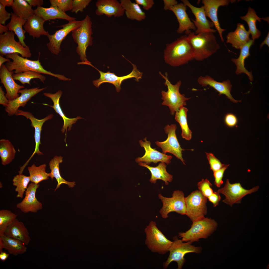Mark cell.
<instances>
[{
    "instance_id": "45",
    "label": "cell",
    "mask_w": 269,
    "mask_h": 269,
    "mask_svg": "<svg viewBox=\"0 0 269 269\" xmlns=\"http://www.w3.org/2000/svg\"><path fill=\"white\" fill-rule=\"evenodd\" d=\"M212 185L207 179H202L198 183L197 186L199 191L205 197L207 198L213 193V191L211 187Z\"/></svg>"
},
{
    "instance_id": "25",
    "label": "cell",
    "mask_w": 269,
    "mask_h": 269,
    "mask_svg": "<svg viewBox=\"0 0 269 269\" xmlns=\"http://www.w3.org/2000/svg\"><path fill=\"white\" fill-rule=\"evenodd\" d=\"M187 7L183 3H180L171 7L169 10L175 14L179 23L177 32L181 34L185 32L187 35L191 30L195 31L196 28L187 14Z\"/></svg>"
},
{
    "instance_id": "22",
    "label": "cell",
    "mask_w": 269,
    "mask_h": 269,
    "mask_svg": "<svg viewBox=\"0 0 269 269\" xmlns=\"http://www.w3.org/2000/svg\"><path fill=\"white\" fill-rule=\"evenodd\" d=\"M14 71H9L5 65L0 68V82L4 85L6 91L5 96L9 100H13L18 97L19 91L24 86L16 83L13 78Z\"/></svg>"
},
{
    "instance_id": "58",
    "label": "cell",
    "mask_w": 269,
    "mask_h": 269,
    "mask_svg": "<svg viewBox=\"0 0 269 269\" xmlns=\"http://www.w3.org/2000/svg\"><path fill=\"white\" fill-rule=\"evenodd\" d=\"M9 254L3 251L0 253V259L2 261H5L9 257Z\"/></svg>"
},
{
    "instance_id": "44",
    "label": "cell",
    "mask_w": 269,
    "mask_h": 269,
    "mask_svg": "<svg viewBox=\"0 0 269 269\" xmlns=\"http://www.w3.org/2000/svg\"><path fill=\"white\" fill-rule=\"evenodd\" d=\"M17 215L10 211L3 209L0 210V236L4 234L7 227L16 219Z\"/></svg>"
},
{
    "instance_id": "19",
    "label": "cell",
    "mask_w": 269,
    "mask_h": 269,
    "mask_svg": "<svg viewBox=\"0 0 269 269\" xmlns=\"http://www.w3.org/2000/svg\"><path fill=\"white\" fill-rule=\"evenodd\" d=\"M234 0H202L204 11L206 17L211 20L219 33L222 42H224L222 33L226 30L222 28L219 22L217 11L219 7L221 6L228 5L230 2L236 1Z\"/></svg>"
},
{
    "instance_id": "10",
    "label": "cell",
    "mask_w": 269,
    "mask_h": 269,
    "mask_svg": "<svg viewBox=\"0 0 269 269\" xmlns=\"http://www.w3.org/2000/svg\"><path fill=\"white\" fill-rule=\"evenodd\" d=\"M158 197L163 203V206L159 211L163 218H168V214L171 212L186 215L185 198L182 191L179 190L174 191L171 198L164 197L160 194L158 195Z\"/></svg>"
},
{
    "instance_id": "49",
    "label": "cell",
    "mask_w": 269,
    "mask_h": 269,
    "mask_svg": "<svg viewBox=\"0 0 269 269\" xmlns=\"http://www.w3.org/2000/svg\"><path fill=\"white\" fill-rule=\"evenodd\" d=\"M229 166V165L224 164L221 168L213 172L214 183L217 187L219 188L223 184V182L222 179L223 175L225 170Z\"/></svg>"
},
{
    "instance_id": "42",
    "label": "cell",
    "mask_w": 269,
    "mask_h": 269,
    "mask_svg": "<svg viewBox=\"0 0 269 269\" xmlns=\"http://www.w3.org/2000/svg\"><path fill=\"white\" fill-rule=\"evenodd\" d=\"M31 181L29 176L19 174L14 176L12 180L13 185L16 187L15 192H17L16 197L22 198L23 195Z\"/></svg>"
},
{
    "instance_id": "56",
    "label": "cell",
    "mask_w": 269,
    "mask_h": 269,
    "mask_svg": "<svg viewBox=\"0 0 269 269\" xmlns=\"http://www.w3.org/2000/svg\"><path fill=\"white\" fill-rule=\"evenodd\" d=\"M31 6H41L43 4V0H25Z\"/></svg>"
},
{
    "instance_id": "31",
    "label": "cell",
    "mask_w": 269,
    "mask_h": 269,
    "mask_svg": "<svg viewBox=\"0 0 269 269\" xmlns=\"http://www.w3.org/2000/svg\"><path fill=\"white\" fill-rule=\"evenodd\" d=\"M138 164L149 170L151 174L149 181L151 183L155 184L157 180H160L164 181L167 185L169 184L168 182H171L172 180L173 176L167 171L166 165L164 162H161L155 167L150 166L144 162H139Z\"/></svg>"
},
{
    "instance_id": "32",
    "label": "cell",
    "mask_w": 269,
    "mask_h": 269,
    "mask_svg": "<svg viewBox=\"0 0 269 269\" xmlns=\"http://www.w3.org/2000/svg\"><path fill=\"white\" fill-rule=\"evenodd\" d=\"M254 40L251 39L248 42L244 45L240 49V52L239 57L236 59L232 58V62L234 63L236 67V73L238 74L242 73L246 74L251 81L253 80L252 72L249 71L245 68V60L250 55L249 50L251 46L254 43Z\"/></svg>"
},
{
    "instance_id": "48",
    "label": "cell",
    "mask_w": 269,
    "mask_h": 269,
    "mask_svg": "<svg viewBox=\"0 0 269 269\" xmlns=\"http://www.w3.org/2000/svg\"><path fill=\"white\" fill-rule=\"evenodd\" d=\"M205 153L210 169L213 172L219 169L224 165V164H222L212 153L206 152Z\"/></svg>"
},
{
    "instance_id": "47",
    "label": "cell",
    "mask_w": 269,
    "mask_h": 269,
    "mask_svg": "<svg viewBox=\"0 0 269 269\" xmlns=\"http://www.w3.org/2000/svg\"><path fill=\"white\" fill-rule=\"evenodd\" d=\"M51 5L58 7L64 12L71 11L72 0H50Z\"/></svg>"
},
{
    "instance_id": "26",
    "label": "cell",
    "mask_w": 269,
    "mask_h": 269,
    "mask_svg": "<svg viewBox=\"0 0 269 269\" xmlns=\"http://www.w3.org/2000/svg\"><path fill=\"white\" fill-rule=\"evenodd\" d=\"M62 93V92L61 90H59L56 93L53 94L50 93H44L43 95L45 96L50 98L54 104L53 106L46 104H43L52 107L54 109L56 113L58 114L62 118L64 124L61 131L63 133H64L65 131L66 138L67 128L68 127V131L70 130L72 126V124L75 123L77 120L82 118L80 117L77 116L75 118H69L66 116L62 110L59 103L60 99Z\"/></svg>"
},
{
    "instance_id": "24",
    "label": "cell",
    "mask_w": 269,
    "mask_h": 269,
    "mask_svg": "<svg viewBox=\"0 0 269 269\" xmlns=\"http://www.w3.org/2000/svg\"><path fill=\"white\" fill-rule=\"evenodd\" d=\"M95 12L98 16L105 15L108 18L123 16L124 10L120 2L117 0H98L95 3Z\"/></svg>"
},
{
    "instance_id": "21",
    "label": "cell",
    "mask_w": 269,
    "mask_h": 269,
    "mask_svg": "<svg viewBox=\"0 0 269 269\" xmlns=\"http://www.w3.org/2000/svg\"><path fill=\"white\" fill-rule=\"evenodd\" d=\"M18 115L23 116L27 119L30 120L31 123V126L34 128V137L35 143V148L34 152L27 161L28 162L35 154H37L38 155L43 154L39 150L40 145L41 144L40 139L42 127L46 121L51 119L53 117V115L52 114H50L43 119H38L36 118L30 112L18 109L16 115V116Z\"/></svg>"
},
{
    "instance_id": "17",
    "label": "cell",
    "mask_w": 269,
    "mask_h": 269,
    "mask_svg": "<svg viewBox=\"0 0 269 269\" xmlns=\"http://www.w3.org/2000/svg\"><path fill=\"white\" fill-rule=\"evenodd\" d=\"M181 1L190 9L195 17V20H192L196 28L195 33V34L204 32H210L213 33L216 32V30L212 28L214 26L213 23L206 18L203 6L200 7H197L192 4L188 0Z\"/></svg>"
},
{
    "instance_id": "54",
    "label": "cell",
    "mask_w": 269,
    "mask_h": 269,
    "mask_svg": "<svg viewBox=\"0 0 269 269\" xmlns=\"http://www.w3.org/2000/svg\"><path fill=\"white\" fill-rule=\"evenodd\" d=\"M9 100L4 95L2 86L0 87V104L5 107L8 105Z\"/></svg>"
},
{
    "instance_id": "36",
    "label": "cell",
    "mask_w": 269,
    "mask_h": 269,
    "mask_svg": "<svg viewBox=\"0 0 269 269\" xmlns=\"http://www.w3.org/2000/svg\"><path fill=\"white\" fill-rule=\"evenodd\" d=\"M11 14L10 21L7 25L9 30L14 33L17 37L18 41L23 47H25L27 46L24 41L25 38V34L26 32L23 29L22 27L26 20L17 16L12 12H11Z\"/></svg>"
},
{
    "instance_id": "2",
    "label": "cell",
    "mask_w": 269,
    "mask_h": 269,
    "mask_svg": "<svg viewBox=\"0 0 269 269\" xmlns=\"http://www.w3.org/2000/svg\"><path fill=\"white\" fill-rule=\"evenodd\" d=\"M187 35L192 48L194 59L202 61L216 52L220 48L213 33L202 32L196 34L190 32Z\"/></svg>"
},
{
    "instance_id": "5",
    "label": "cell",
    "mask_w": 269,
    "mask_h": 269,
    "mask_svg": "<svg viewBox=\"0 0 269 269\" xmlns=\"http://www.w3.org/2000/svg\"><path fill=\"white\" fill-rule=\"evenodd\" d=\"M192 222L189 229L178 233L179 236L184 242L192 243L198 241L201 239L207 238L217 227V222L214 219L205 217Z\"/></svg>"
},
{
    "instance_id": "40",
    "label": "cell",
    "mask_w": 269,
    "mask_h": 269,
    "mask_svg": "<svg viewBox=\"0 0 269 269\" xmlns=\"http://www.w3.org/2000/svg\"><path fill=\"white\" fill-rule=\"evenodd\" d=\"M11 7L15 15L25 20L34 14V10L25 0H14Z\"/></svg>"
},
{
    "instance_id": "60",
    "label": "cell",
    "mask_w": 269,
    "mask_h": 269,
    "mask_svg": "<svg viewBox=\"0 0 269 269\" xmlns=\"http://www.w3.org/2000/svg\"><path fill=\"white\" fill-rule=\"evenodd\" d=\"M265 44H266L269 47V32H268V35L265 39L260 44V49H261L262 47Z\"/></svg>"
},
{
    "instance_id": "62",
    "label": "cell",
    "mask_w": 269,
    "mask_h": 269,
    "mask_svg": "<svg viewBox=\"0 0 269 269\" xmlns=\"http://www.w3.org/2000/svg\"><path fill=\"white\" fill-rule=\"evenodd\" d=\"M4 248L3 243L1 237H0V253L3 251V249Z\"/></svg>"
},
{
    "instance_id": "8",
    "label": "cell",
    "mask_w": 269,
    "mask_h": 269,
    "mask_svg": "<svg viewBox=\"0 0 269 269\" xmlns=\"http://www.w3.org/2000/svg\"><path fill=\"white\" fill-rule=\"evenodd\" d=\"M144 231L145 244L152 252L164 254L169 252L172 241L165 236L157 227L155 222H150Z\"/></svg>"
},
{
    "instance_id": "41",
    "label": "cell",
    "mask_w": 269,
    "mask_h": 269,
    "mask_svg": "<svg viewBox=\"0 0 269 269\" xmlns=\"http://www.w3.org/2000/svg\"><path fill=\"white\" fill-rule=\"evenodd\" d=\"M46 165L45 164L36 166L33 164L31 166L27 168L31 181L36 184H38L41 181L47 180L50 177V173L46 171Z\"/></svg>"
},
{
    "instance_id": "1",
    "label": "cell",
    "mask_w": 269,
    "mask_h": 269,
    "mask_svg": "<svg viewBox=\"0 0 269 269\" xmlns=\"http://www.w3.org/2000/svg\"><path fill=\"white\" fill-rule=\"evenodd\" d=\"M164 57L166 63L173 67L186 64L194 59L193 51L187 35L167 44L164 51Z\"/></svg>"
},
{
    "instance_id": "46",
    "label": "cell",
    "mask_w": 269,
    "mask_h": 269,
    "mask_svg": "<svg viewBox=\"0 0 269 269\" xmlns=\"http://www.w3.org/2000/svg\"><path fill=\"white\" fill-rule=\"evenodd\" d=\"M91 1V0H72L71 11L76 13L79 11L83 12Z\"/></svg>"
},
{
    "instance_id": "27",
    "label": "cell",
    "mask_w": 269,
    "mask_h": 269,
    "mask_svg": "<svg viewBox=\"0 0 269 269\" xmlns=\"http://www.w3.org/2000/svg\"><path fill=\"white\" fill-rule=\"evenodd\" d=\"M4 234L21 241L26 245L31 240L28 229L23 222L16 218L7 227Z\"/></svg>"
},
{
    "instance_id": "4",
    "label": "cell",
    "mask_w": 269,
    "mask_h": 269,
    "mask_svg": "<svg viewBox=\"0 0 269 269\" xmlns=\"http://www.w3.org/2000/svg\"><path fill=\"white\" fill-rule=\"evenodd\" d=\"M92 25L90 17L87 15L82 20L81 24L71 32L73 39L77 45L76 52L81 61L77 63L78 65H85L90 62L86 58V52L87 47L91 46L93 43Z\"/></svg>"
},
{
    "instance_id": "38",
    "label": "cell",
    "mask_w": 269,
    "mask_h": 269,
    "mask_svg": "<svg viewBox=\"0 0 269 269\" xmlns=\"http://www.w3.org/2000/svg\"><path fill=\"white\" fill-rule=\"evenodd\" d=\"M16 151L11 142L8 140H0V156L2 164L5 166L14 159Z\"/></svg>"
},
{
    "instance_id": "59",
    "label": "cell",
    "mask_w": 269,
    "mask_h": 269,
    "mask_svg": "<svg viewBox=\"0 0 269 269\" xmlns=\"http://www.w3.org/2000/svg\"><path fill=\"white\" fill-rule=\"evenodd\" d=\"M9 29L7 25H2L0 24V34H3L9 31Z\"/></svg>"
},
{
    "instance_id": "29",
    "label": "cell",
    "mask_w": 269,
    "mask_h": 269,
    "mask_svg": "<svg viewBox=\"0 0 269 269\" xmlns=\"http://www.w3.org/2000/svg\"><path fill=\"white\" fill-rule=\"evenodd\" d=\"M250 34L243 24L238 23L235 30L229 33L227 35L226 43L231 44L232 46L236 49H240L251 39L249 37Z\"/></svg>"
},
{
    "instance_id": "33",
    "label": "cell",
    "mask_w": 269,
    "mask_h": 269,
    "mask_svg": "<svg viewBox=\"0 0 269 269\" xmlns=\"http://www.w3.org/2000/svg\"><path fill=\"white\" fill-rule=\"evenodd\" d=\"M120 2L128 19L141 21L146 18L145 13L136 3L133 2L130 0H121Z\"/></svg>"
},
{
    "instance_id": "51",
    "label": "cell",
    "mask_w": 269,
    "mask_h": 269,
    "mask_svg": "<svg viewBox=\"0 0 269 269\" xmlns=\"http://www.w3.org/2000/svg\"><path fill=\"white\" fill-rule=\"evenodd\" d=\"M11 13L6 11L5 7L0 3V24L4 25L6 21L11 17Z\"/></svg>"
},
{
    "instance_id": "30",
    "label": "cell",
    "mask_w": 269,
    "mask_h": 269,
    "mask_svg": "<svg viewBox=\"0 0 269 269\" xmlns=\"http://www.w3.org/2000/svg\"><path fill=\"white\" fill-rule=\"evenodd\" d=\"M45 21L39 16L34 14L26 20L23 27L34 38H39L42 35L47 36L49 33L45 30L43 26Z\"/></svg>"
},
{
    "instance_id": "15",
    "label": "cell",
    "mask_w": 269,
    "mask_h": 269,
    "mask_svg": "<svg viewBox=\"0 0 269 269\" xmlns=\"http://www.w3.org/2000/svg\"><path fill=\"white\" fill-rule=\"evenodd\" d=\"M82 20L74 21L68 22L60 26L62 28L57 31L52 35L49 33L47 37L49 42L47 44L49 50L52 54L58 55L61 51V45L62 41L72 30L79 26Z\"/></svg>"
},
{
    "instance_id": "35",
    "label": "cell",
    "mask_w": 269,
    "mask_h": 269,
    "mask_svg": "<svg viewBox=\"0 0 269 269\" xmlns=\"http://www.w3.org/2000/svg\"><path fill=\"white\" fill-rule=\"evenodd\" d=\"M63 159V157L61 156H55L50 161L49 164L50 169L51 170L50 177L52 180L55 178L57 182L55 191L59 188L61 185L63 184L67 185L70 188H73L75 185V182L67 181L63 179L61 175L59 164L62 162Z\"/></svg>"
},
{
    "instance_id": "20",
    "label": "cell",
    "mask_w": 269,
    "mask_h": 269,
    "mask_svg": "<svg viewBox=\"0 0 269 269\" xmlns=\"http://www.w3.org/2000/svg\"><path fill=\"white\" fill-rule=\"evenodd\" d=\"M46 88L45 87L39 88V87H38L20 89L18 93L21 94L20 95L13 100H9L8 105L5 108V110L9 116L14 115H16L20 107H24L32 97Z\"/></svg>"
},
{
    "instance_id": "12",
    "label": "cell",
    "mask_w": 269,
    "mask_h": 269,
    "mask_svg": "<svg viewBox=\"0 0 269 269\" xmlns=\"http://www.w3.org/2000/svg\"><path fill=\"white\" fill-rule=\"evenodd\" d=\"M130 62L133 66L132 72L126 75L122 76H117L114 73H111L109 71L106 72H103L94 67L91 63L87 64V65L93 67L98 70L100 74L99 79L93 81V84L96 87H98L102 83L105 82L111 83L115 86L117 91L119 92L121 89V84L124 80L134 78L136 81H139V80L142 78L143 73L137 69L136 65Z\"/></svg>"
},
{
    "instance_id": "14",
    "label": "cell",
    "mask_w": 269,
    "mask_h": 269,
    "mask_svg": "<svg viewBox=\"0 0 269 269\" xmlns=\"http://www.w3.org/2000/svg\"><path fill=\"white\" fill-rule=\"evenodd\" d=\"M176 129L177 126L175 124L167 125L164 128L166 134H168L167 139L162 142L157 141L155 143L161 148L163 153H171L185 164L182 154V151L185 149L181 148L177 138L176 133Z\"/></svg>"
},
{
    "instance_id": "7",
    "label": "cell",
    "mask_w": 269,
    "mask_h": 269,
    "mask_svg": "<svg viewBox=\"0 0 269 269\" xmlns=\"http://www.w3.org/2000/svg\"><path fill=\"white\" fill-rule=\"evenodd\" d=\"M174 241L169 248V257L163 265L164 268H167L173 261L177 264L178 269H182L186 260L184 256L186 254L191 253L200 254L202 252L201 247H196L192 245L190 242H183L176 236L173 238Z\"/></svg>"
},
{
    "instance_id": "52",
    "label": "cell",
    "mask_w": 269,
    "mask_h": 269,
    "mask_svg": "<svg viewBox=\"0 0 269 269\" xmlns=\"http://www.w3.org/2000/svg\"><path fill=\"white\" fill-rule=\"evenodd\" d=\"M135 3L142 6L144 10H148L150 9L154 4L153 0H135Z\"/></svg>"
},
{
    "instance_id": "18",
    "label": "cell",
    "mask_w": 269,
    "mask_h": 269,
    "mask_svg": "<svg viewBox=\"0 0 269 269\" xmlns=\"http://www.w3.org/2000/svg\"><path fill=\"white\" fill-rule=\"evenodd\" d=\"M40 186L39 184L31 183L28 185L25 192V196L20 202L16 205L17 208L22 212L27 213L29 212L37 213L42 208L41 202L37 200L36 193L37 189Z\"/></svg>"
},
{
    "instance_id": "55",
    "label": "cell",
    "mask_w": 269,
    "mask_h": 269,
    "mask_svg": "<svg viewBox=\"0 0 269 269\" xmlns=\"http://www.w3.org/2000/svg\"><path fill=\"white\" fill-rule=\"evenodd\" d=\"M163 1L164 4L163 9L166 10H169L170 7L178 3L176 0H163Z\"/></svg>"
},
{
    "instance_id": "43",
    "label": "cell",
    "mask_w": 269,
    "mask_h": 269,
    "mask_svg": "<svg viewBox=\"0 0 269 269\" xmlns=\"http://www.w3.org/2000/svg\"><path fill=\"white\" fill-rule=\"evenodd\" d=\"M14 80L19 81L22 84H27L31 85L30 81L34 78L39 79L43 83L46 80L45 76L39 73L32 71H28L21 73L13 74Z\"/></svg>"
},
{
    "instance_id": "13",
    "label": "cell",
    "mask_w": 269,
    "mask_h": 269,
    "mask_svg": "<svg viewBox=\"0 0 269 269\" xmlns=\"http://www.w3.org/2000/svg\"><path fill=\"white\" fill-rule=\"evenodd\" d=\"M14 33L9 31L0 35V54L3 56L7 55L17 53L24 58H30L32 56L29 47H23L19 42L14 39Z\"/></svg>"
},
{
    "instance_id": "9",
    "label": "cell",
    "mask_w": 269,
    "mask_h": 269,
    "mask_svg": "<svg viewBox=\"0 0 269 269\" xmlns=\"http://www.w3.org/2000/svg\"><path fill=\"white\" fill-rule=\"evenodd\" d=\"M207 199L198 190L193 192L185 198L186 215L192 222L204 217L206 214Z\"/></svg>"
},
{
    "instance_id": "28",
    "label": "cell",
    "mask_w": 269,
    "mask_h": 269,
    "mask_svg": "<svg viewBox=\"0 0 269 269\" xmlns=\"http://www.w3.org/2000/svg\"><path fill=\"white\" fill-rule=\"evenodd\" d=\"M34 14L40 17L45 21L57 19H62L71 22L76 19L67 14L57 6L51 5L49 8L37 7L34 10Z\"/></svg>"
},
{
    "instance_id": "23",
    "label": "cell",
    "mask_w": 269,
    "mask_h": 269,
    "mask_svg": "<svg viewBox=\"0 0 269 269\" xmlns=\"http://www.w3.org/2000/svg\"><path fill=\"white\" fill-rule=\"evenodd\" d=\"M198 83L203 87L207 86L213 88L217 91L218 95H225L231 101L234 103L241 102V100H237L234 99L231 94L232 85L230 80L219 82L215 80L213 78L208 75L204 76H201L198 78Z\"/></svg>"
},
{
    "instance_id": "34",
    "label": "cell",
    "mask_w": 269,
    "mask_h": 269,
    "mask_svg": "<svg viewBox=\"0 0 269 269\" xmlns=\"http://www.w3.org/2000/svg\"><path fill=\"white\" fill-rule=\"evenodd\" d=\"M240 18L247 23L249 27L248 31L251 34L252 39L253 40L258 38L261 34L260 31L257 28V21L261 22V20L263 19L269 23V17L263 18L259 17L257 15L254 9L250 7H248L247 14L244 16H241Z\"/></svg>"
},
{
    "instance_id": "6",
    "label": "cell",
    "mask_w": 269,
    "mask_h": 269,
    "mask_svg": "<svg viewBox=\"0 0 269 269\" xmlns=\"http://www.w3.org/2000/svg\"><path fill=\"white\" fill-rule=\"evenodd\" d=\"M159 74L164 79L165 85L168 88L167 91L162 90L161 91V98L163 100L162 104L168 106L170 110L171 114L174 115L180 108L186 105V101L190 98L186 97L184 94L180 93L179 88L182 84L181 80L173 84L169 80L167 72L165 73V75L160 72Z\"/></svg>"
},
{
    "instance_id": "39",
    "label": "cell",
    "mask_w": 269,
    "mask_h": 269,
    "mask_svg": "<svg viewBox=\"0 0 269 269\" xmlns=\"http://www.w3.org/2000/svg\"><path fill=\"white\" fill-rule=\"evenodd\" d=\"M188 110L187 108L184 107L180 108L179 111L176 113L175 119L181 127L182 137L186 140H190L192 137V132L189 128L187 123Z\"/></svg>"
},
{
    "instance_id": "50",
    "label": "cell",
    "mask_w": 269,
    "mask_h": 269,
    "mask_svg": "<svg viewBox=\"0 0 269 269\" xmlns=\"http://www.w3.org/2000/svg\"><path fill=\"white\" fill-rule=\"evenodd\" d=\"M224 122L228 127L230 128L236 126L238 123V119L236 116L233 113H227L224 118Z\"/></svg>"
},
{
    "instance_id": "3",
    "label": "cell",
    "mask_w": 269,
    "mask_h": 269,
    "mask_svg": "<svg viewBox=\"0 0 269 269\" xmlns=\"http://www.w3.org/2000/svg\"><path fill=\"white\" fill-rule=\"evenodd\" d=\"M6 57V58L12 60V61L6 63L5 65L6 67L9 71L14 70V73L30 71L53 76L60 80H71L70 79L67 78L63 75L54 74L46 70L43 68L39 59L37 60H30L20 56L17 53L8 54Z\"/></svg>"
},
{
    "instance_id": "53",
    "label": "cell",
    "mask_w": 269,
    "mask_h": 269,
    "mask_svg": "<svg viewBox=\"0 0 269 269\" xmlns=\"http://www.w3.org/2000/svg\"><path fill=\"white\" fill-rule=\"evenodd\" d=\"M208 201L211 202L214 207L218 205L219 203L221 200V197L219 193L213 192L212 194L207 198Z\"/></svg>"
},
{
    "instance_id": "11",
    "label": "cell",
    "mask_w": 269,
    "mask_h": 269,
    "mask_svg": "<svg viewBox=\"0 0 269 269\" xmlns=\"http://www.w3.org/2000/svg\"><path fill=\"white\" fill-rule=\"evenodd\" d=\"M259 188L257 186L250 190H246L243 188L239 183L231 184L227 179L224 186L217 192L225 196V199L222 201L223 202L232 206L234 204L240 203L244 197L256 192Z\"/></svg>"
},
{
    "instance_id": "37",
    "label": "cell",
    "mask_w": 269,
    "mask_h": 269,
    "mask_svg": "<svg viewBox=\"0 0 269 269\" xmlns=\"http://www.w3.org/2000/svg\"><path fill=\"white\" fill-rule=\"evenodd\" d=\"M0 237L3 243L4 249L7 250L9 254L16 256L23 254L26 251V245L21 241L4 234Z\"/></svg>"
},
{
    "instance_id": "61",
    "label": "cell",
    "mask_w": 269,
    "mask_h": 269,
    "mask_svg": "<svg viewBox=\"0 0 269 269\" xmlns=\"http://www.w3.org/2000/svg\"><path fill=\"white\" fill-rule=\"evenodd\" d=\"M10 61V60L9 59L4 58L3 56L0 55V68L4 63Z\"/></svg>"
},
{
    "instance_id": "16",
    "label": "cell",
    "mask_w": 269,
    "mask_h": 269,
    "mask_svg": "<svg viewBox=\"0 0 269 269\" xmlns=\"http://www.w3.org/2000/svg\"><path fill=\"white\" fill-rule=\"evenodd\" d=\"M143 140L144 141L140 140L139 143L141 147L144 148L145 153L142 157L136 159V162H143L148 165L152 162L156 164L159 162H164L167 164H170L172 156L167 155L160 152L155 148H152L150 141L147 140L146 137Z\"/></svg>"
},
{
    "instance_id": "57",
    "label": "cell",
    "mask_w": 269,
    "mask_h": 269,
    "mask_svg": "<svg viewBox=\"0 0 269 269\" xmlns=\"http://www.w3.org/2000/svg\"><path fill=\"white\" fill-rule=\"evenodd\" d=\"M14 0H0V3L4 6H12L13 5Z\"/></svg>"
}]
</instances>
